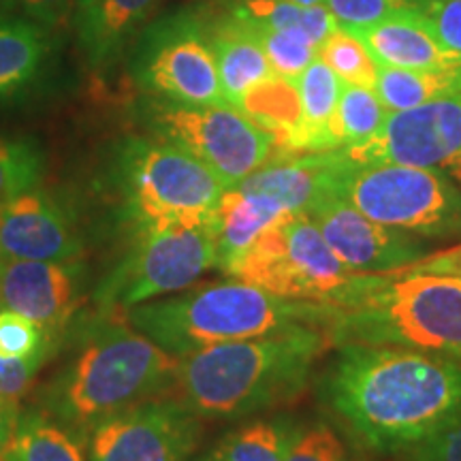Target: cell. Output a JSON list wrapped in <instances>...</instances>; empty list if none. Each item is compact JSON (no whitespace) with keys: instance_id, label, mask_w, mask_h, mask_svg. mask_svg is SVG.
I'll use <instances>...</instances> for the list:
<instances>
[{"instance_id":"d6a6232c","label":"cell","mask_w":461,"mask_h":461,"mask_svg":"<svg viewBox=\"0 0 461 461\" xmlns=\"http://www.w3.org/2000/svg\"><path fill=\"white\" fill-rule=\"evenodd\" d=\"M252 28H255L258 41L263 45L269 67L280 77L297 79L305 68L312 65L316 56H319V50L310 41H305L303 37H299V34L274 31V28H263L255 24H252Z\"/></svg>"},{"instance_id":"f546056e","label":"cell","mask_w":461,"mask_h":461,"mask_svg":"<svg viewBox=\"0 0 461 461\" xmlns=\"http://www.w3.org/2000/svg\"><path fill=\"white\" fill-rule=\"evenodd\" d=\"M319 58L338 75L339 82L376 90L380 65L367 45L348 28L338 26L321 45Z\"/></svg>"},{"instance_id":"6da1fadb","label":"cell","mask_w":461,"mask_h":461,"mask_svg":"<svg viewBox=\"0 0 461 461\" xmlns=\"http://www.w3.org/2000/svg\"><path fill=\"white\" fill-rule=\"evenodd\" d=\"M327 402L363 447L403 451L461 411V363L389 346H339Z\"/></svg>"},{"instance_id":"60d3db41","label":"cell","mask_w":461,"mask_h":461,"mask_svg":"<svg viewBox=\"0 0 461 461\" xmlns=\"http://www.w3.org/2000/svg\"><path fill=\"white\" fill-rule=\"evenodd\" d=\"M20 402H11L0 397V453L9 445L11 436L17 428V420H20Z\"/></svg>"},{"instance_id":"ffe728a7","label":"cell","mask_w":461,"mask_h":461,"mask_svg":"<svg viewBox=\"0 0 461 461\" xmlns=\"http://www.w3.org/2000/svg\"><path fill=\"white\" fill-rule=\"evenodd\" d=\"M207 37L214 50L218 77L229 105H238L252 86L274 75L255 28L240 15L222 17Z\"/></svg>"},{"instance_id":"5bb4252c","label":"cell","mask_w":461,"mask_h":461,"mask_svg":"<svg viewBox=\"0 0 461 461\" xmlns=\"http://www.w3.org/2000/svg\"><path fill=\"white\" fill-rule=\"evenodd\" d=\"M346 267L357 274H387L429 255L425 238L376 222L342 197H330L308 214Z\"/></svg>"},{"instance_id":"7402d4cb","label":"cell","mask_w":461,"mask_h":461,"mask_svg":"<svg viewBox=\"0 0 461 461\" xmlns=\"http://www.w3.org/2000/svg\"><path fill=\"white\" fill-rule=\"evenodd\" d=\"M339 86L342 82L338 75L319 56L299 75L297 88L302 96V126L288 154L339 149V141L333 131Z\"/></svg>"},{"instance_id":"484cf974","label":"cell","mask_w":461,"mask_h":461,"mask_svg":"<svg viewBox=\"0 0 461 461\" xmlns=\"http://www.w3.org/2000/svg\"><path fill=\"white\" fill-rule=\"evenodd\" d=\"M461 92V65L447 68H412L378 67L376 95L389 112H403Z\"/></svg>"},{"instance_id":"5b68a950","label":"cell","mask_w":461,"mask_h":461,"mask_svg":"<svg viewBox=\"0 0 461 461\" xmlns=\"http://www.w3.org/2000/svg\"><path fill=\"white\" fill-rule=\"evenodd\" d=\"M124 316L132 330L180 359L210 346L269 336L299 325L330 327L331 305L282 299L248 282L227 280L140 303L126 310Z\"/></svg>"},{"instance_id":"ba28073f","label":"cell","mask_w":461,"mask_h":461,"mask_svg":"<svg viewBox=\"0 0 461 461\" xmlns=\"http://www.w3.org/2000/svg\"><path fill=\"white\" fill-rule=\"evenodd\" d=\"M229 276L282 299L333 303L359 274L339 261L312 218L286 212Z\"/></svg>"},{"instance_id":"cb8c5ba5","label":"cell","mask_w":461,"mask_h":461,"mask_svg":"<svg viewBox=\"0 0 461 461\" xmlns=\"http://www.w3.org/2000/svg\"><path fill=\"white\" fill-rule=\"evenodd\" d=\"M84 442L45 412H22L0 461H88Z\"/></svg>"},{"instance_id":"52a82bcc","label":"cell","mask_w":461,"mask_h":461,"mask_svg":"<svg viewBox=\"0 0 461 461\" xmlns=\"http://www.w3.org/2000/svg\"><path fill=\"white\" fill-rule=\"evenodd\" d=\"M339 197L372 221L419 238H461V188L438 169L355 163L346 173Z\"/></svg>"},{"instance_id":"4316f807","label":"cell","mask_w":461,"mask_h":461,"mask_svg":"<svg viewBox=\"0 0 461 461\" xmlns=\"http://www.w3.org/2000/svg\"><path fill=\"white\" fill-rule=\"evenodd\" d=\"M45 56L43 28L28 20L0 22V99L34 79Z\"/></svg>"},{"instance_id":"8992f818","label":"cell","mask_w":461,"mask_h":461,"mask_svg":"<svg viewBox=\"0 0 461 461\" xmlns=\"http://www.w3.org/2000/svg\"><path fill=\"white\" fill-rule=\"evenodd\" d=\"M115 180L135 233L214 222L227 190L210 167L158 137L126 141L118 154Z\"/></svg>"},{"instance_id":"b9f144b4","label":"cell","mask_w":461,"mask_h":461,"mask_svg":"<svg viewBox=\"0 0 461 461\" xmlns=\"http://www.w3.org/2000/svg\"><path fill=\"white\" fill-rule=\"evenodd\" d=\"M276 3H293L302 5V7H312V5H321L322 0H276Z\"/></svg>"},{"instance_id":"f1b7e54d","label":"cell","mask_w":461,"mask_h":461,"mask_svg":"<svg viewBox=\"0 0 461 461\" xmlns=\"http://www.w3.org/2000/svg\"><path fill=\"white\" fill-rule=\"evenodd\" d=\"M387 115L389 109L383 105L376 90L342 82L336 120H333L339 148L361 146L372 140L387 122Z\"/></svg>"},{"instance_id":"4dcf8cb0","label":"cell","mask_w":461,"mask_h":461,"mask_svg":"<svg viewBox=\"0 0 461 461\" xmlns=\"http://www.w3.org/2000/svg\"><path fill=\"white\" fill-rule=\"evenodd\" d=\"M41 171L43 157L34 143L0 137V203L37 186Z\"/></svg>"},{"instance_id":"e575fe53","label":"cell","mask_w":461,"mask_h":461,"mask_svg":"<svg viewBox=\"0 0 461 461\" xmlns=\"http://www.w3.org/2000/svg\"><path fill=\"white\" fill-rule=\"evenodd\" d=\"M412 9L448 51L461 56V0H414Z\"/></svg>"},{"instance_id":"836d02e7","label":"cell","mask_w":461,"mask_h":461,"mask_svg":"<svg viewBox=\"0 0 461 461\" xmlns=\"http://www.w3.org/2000/svg\"><path fill=\"white\" fill-rule=\"evenodd\" d=\"M285 461H350V457L338 431L327 423H316L297 431Z\"/></svg>"},{"instance_id":"7c38bea8","label":"cell","mask_w":461,"mask_h":461,"mask_svg":"<svg viewBox=\"0 0 461 461\" xmlns=\"http://www.w3.org/2000/svg\"><path fill=\"white\" fill-rule=\"evenodd\" d=\"M201 423L173 400H148L103 420L88 436V461H188Z\"/></svg>"},{"instance_id":"9a60e30c","label":"cell","mask_w":461,"mask_h":461,"mask_svg":"<svg viewBox=\"0 0 461 461\" xmlns=\"http://www.w3.org/2000/svg\"><path fill=\"white\" fill-rule=\"evenodd\" d=\"M79 305V267L60 261L0 257V308L37 322L60 344Z\"/></svg>"},{"instance_id":"ac0fdd59","label":"cell","mask_w":461,"mask_h":461,"mask_svg":"<svg viewBox=\"0 0 461 461\" xmlns=\"http://www.w3.org/2000/svg\"><path fill=\"white\" fill-rule=\"evenodd\" d=\"M348 31L367 45L378 65L383 67L428 71V68L461 65V56L448 51L438 41L436 34L412 7L397 11L372 26L348 28Z\"/></svg>"},{"instance_id":"e0dca14e","label":"cell","mask_w":461,"mask_h":461,"mask_svg":"<svg viewBox=\"0 0 461 461\" xmlns=\"http://www.w3.org/2000/svg\"><path fill=\"white\" fill-rule=\"evenodd\" d=\"M353 165L344 148L330 152L274 154L238 184V188L269 194L293 214L308 216L325 199L339 197L346 173Z\"/></svg>"},{"instance_id":"d6986e66","label":"cell","mask_w":461,"mask_h":461,"mask_svg":"<svg viewBox=\"0 0 461 461\" xmlns=\"http://www.w3.org/2000/svg\"><path fill=\"white\" fill-rule=\"evenodd\" d=\"M286 207L269 194L244 188H227L216 207L218 269H229L257 244V240L286 214Z\"/></svg>"},{"instance_id":"277c9868","label":"cell","mask_w":461,"mask_h":461,"mask_svg":"<svg viewBox=\"0 0 461 461\" xmlns=\"http://www.w3.org/2000/svg\"><path fill=\"white\" fill-rule=\"evenodd\" d=\"M331 305L336 346L417 350L461 363V282L429 274H359Z\"/></svg>"},{"instance_id":"44dd1931","label":"cell","mask_w":461,"mask_h":461,"mask_svg":"<svg viewBox=\"0 0 461 461\" xmlns=\"http://www.w3.org/2000/svg\"><path fill=\"white\" fill-rule=\"evenodd\" d=\"M160 0H90L79 9L77 32L92 65H107L148 20Z\"/></svg>"},{"instance_id":"603a6c76","label":"cell","mask_w":461,"mask_h":461,"mask_svg":"<svg viewBox=\"0 0 461 461\" xmlns=\"http://www.w3.org/2000/svg\"><path fill=\"white\" fill-rule=\"evenodd\" d=\"M235 107L274 137V154L291 152L302 126V96L297 79L280 77L276 73L269 75L267 79L252 86Z\"/></svg>"},{"instance_id":"9c48e42d","label":"cell","mask_w":461,"mask_h":461,"mask_svg":"<svg viewBox=\"0 0 461 461\" xmlns=\"http://www.w3.org/2000/svg\"><path fill=\"white\" fill-rule=\"evenodd\" d=\"M212 267H218L214 222L140 230L122 261L101 282L96 299L109 312L124 314L158 295L186 291Z\"/></svg>"},{"instance_id":"74e56055","label":"cell","mask_w":461,"mask_h":461,"mask_svg":"<svg viewBox=\"0 0 461 461\" xmlns=\"http://www.w3.org/2000/svg\"><path fill=\"white\" fill-rule=\"evenodd\" d=\"M48 359H5L0 357V397L20 402Z\"/></svg>"},{"instance_id":"8fae6325","label":"cell","mask_w":461,"mask_h":461,"mask_svg":"<svg viewBox=\"0 0 461 461\" xmlns=\"http://www.w3.org/2000/svg\"><path fill=\"white\" fill-rule=\"evenodd\" d=\"M357 165L397 163L438 169L461 184V92L389 112L387 122L361 146L344 148Z\"/></svg>"},{"instance_id":"3957f363","label":"cell","mask_w":461,"mask_h":461,"mask_svg":"<svg viewBox=\"0 0 461 461\" xmlns=\"http://www.w3.org/2000/svg\"><path fill=\"white\" fill-rule=\"evenodd\" d=\"M177 363L124 316L95 327L39 402L48 417L88 440L103 420L171 391Z\"/></svg>"},{"instance_id":"d4e9b609","label":"cell","mask_w":461,"mask_h":461,"mask_svg":"<svg viewBox=\"0 0 461 461\" xmlns=\"http://www.w3.org/2000/svg\"><path fill=\"white\" fill-rule=\"evenodd\" d=\"M230 14L255 26L299 34L316 50H321L327 37L339 26L325 3L302 7V5L276 3V0H233Z\"/></svg>"},{"instance_id":"1f68e13d","label":"cell","mask_w":461,"mask_h":461,"mask_svg":"<svg viewBox=\"0 0 461 461\" xmlns=\"http://www.w3.org/2000/svg\"><path fill=\"white\" fill-rule=\"evenodd\" d=\"M37 322L14 310L0 308V357L5 359H50L58 348Z\"/></svg>"},{"instance_id":"7a4b0ae2","label":"cell","mask_w":461,"mask_h":461,"mask_svg":"<svg viewBox=\"0 0 461 461\" xmlns=\"http://www.w3.org/2000/svg\"><path fill=\"white\" fill-rule=\"evenodd\" d=\"M331 342L330 327L299 325L180 357L171 393L199 419H244L291 402Z\"/></svg>"},{"instance_id":"30bf717a","label":"cell","mask_w":461,"mask_h":461,"mask_svg":"<svg viewBox=\"0 0 461 461\" xmlns=\"http://www.w3.org/2000/svg\"><path fill=\"white\" fill-rule=\"evenodd\" d=\"M143 120L158 140L210 167L224 188L238 186L276 152L274 137L229 103L180 105L154 99L143 109Z\"/></svg>"},{"instance_id":"7bdbcfd3","label":"cell","mask_w":461,"mask_h":461,"mask_svg":"<svg viewBox=\"0 0 461 461\" xmlns=\"http://www.w3.org/2000/svg\"><path fill=\"white\" fill-rule=\"evenodd\" d=\"M75 3H77V9H82V7H86V5L90 3V0H75Z\"/></svg>"},{"instance_id":"ab89813d","label":"cell","mask_w":461,"mask_h":461,"mask_svg":"<svg viewBox=\"0 0 461 461\" xmlns=\"http://www.w3.org/2000/svg\"><path fill=\"white\" fill-rule=\"evenodd\" d=\"M402 274H429L442 276V278H453L461 282V244L447 248V250L431 252L419 261H414L406 267L397 269Z\"/></svg>"},{"instance_id":"2e32d148","label":"cell","mask_w":461,"mask_h":461,"mask_svg":"<svg viewBox=\"0 0 461 461\" xmlns=\"http://www.w3.org/2000/svg\"><path fill=\"white\" fill-rule=\"evenodd\" d=\"M82 250L65 207L41 190L0 203V257L71 263Z\"/></svg>"},{"instance_id":"8d00e7d4","label":"cell","mask_w":461,"mask_h":461,"mask_svg":"<svg viewBox=\"0 0 461 461\" xmlns=\"http://www.w3.org/2000/svg\"><path fill=\"white\" fill-rule=\"evenodd\" d=\"M402 453V461H461V411Z\"/></svg>"},{"instance_id":"d590c367","label":"cell","mask_w":461,"mask_h":461,"mask_svg":"<svg viewBox=\"0 0 461 461\" xmlns=\"http://www.w3.org/2000/svg\"><path fill=\"white\" fill-rule=\"evenodd\" d=\"M339 26L366 28L402 9H411L414 0H322Z\"/></svg>"},{"instance_id":"f35d334b","label":"cell","mask_w":461,"mask_h":461,"mask_svg":"<svg viewBox=\"0 0 461 461\" xmlns=\"http://www.w3.org/2000/svg\"><path fill=\"white\" fill-rule=\"evenodd\" d=\"M0 5L41 28L58 26L71 9V0H0Z\"/></svg>"},{"instance_id":"83f0119b","label":"cell","mask_w":461,"mask_h":461,"mask_svg":"<svg viewBox=\"0 0 461 461\" xmlns=\"http://www.w3.org/2000/svg\"><path fill=\"white\" fill-rule=\"evenodd\" d=\"M295 436L282 420H252L218 440L199 461H285Z\"/></svg>"},{"instance_id":"4fadbf2b","label":"cell","mask_w":461,"mask_h":461,"mask_svg":"<svg viewBox=\"0 0 461 461\" xmlns=\"http://www.w3.org/2000/svg\"><path fill=\"white\" fill-rule=\"evenodd\" d=\"M137 77L157 99L180 105H221L224 101L214 50L193 20H173L149 39Z\"/></svg>"}]
</instances>
